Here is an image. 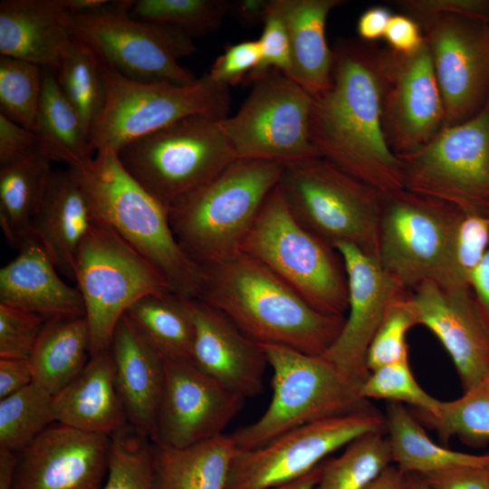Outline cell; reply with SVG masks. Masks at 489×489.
<instances>
[{"instance_id":"37","label":"cell","mask_w":489,"mask_h":489,"mask_svg":"<svg viewBox=\"0 0 489 489\" xmlns=\"http://www.w3.org/2000/svg\"><path fill=\"white\" fill-rule=\"evenodd\" d=\"M416 412V417L435 429L444 445L453 436L468 445H484L489 441V377L460 398L441 401L435 414Z\"/></svg>"},{"instance_id":"56","label":"cell","mask_w":489,"mask_h":489,"mask_svg":"<svg viewBox=\"0 0 489 489\" xmlns=\"http://www.w3.org/2000/svg\"><path fill=\"white\" fill-rule=\"evenodd\" d=\"M364 489H408V475L389 465Z\"/></svg>"},{"instance_id":"54","label":"cell","mask_w":489,"mask_h":489,"mask_svg":"<svg viewBox=\"0 0 489 489\" xmlns=\"http://www.w3.org/2000/svg\"><path fill=\"white\" fill-rule=\"evenodd\" d=\"M270 0L231 1L230 14L244 25H254L264 22Z\"/></svg>"},{"instance_id":"8","label":"cell","mask_w":489,"mask_h":489,"mask_svg":"<svg viewBox=\"0 0 489 489\" xmlns=\"http://www.w3.org/2000/svg\"><path fill=\"white\" fill-rule=\"evenodd\" d=\"M278 187L307 230L377 257L382 193L321 157L285 164Z\"/></svg>"},{"instance_id":"30","label":"cell","mask_w":489,"mask_h":489,"mask_svg":"<svg viewBox=\"0 0 489 489\" xmlns=\"http://www.w3.org/2000/svg\"><path fill=\"white\" fill-rule=\"evenodd\" d=\"M51 162L39 147L0 167V226L8 244L17 251L34 241L32 223L53 171Z\"/></svg>"},{"instance_id":"51","label":"cell","mask_w":489,"mask_h":489,"mask_svg":"<svg viewBox=\"0 0 489 489\" xmlns=\"http://www.w3.org/2000/svg\"><path fill=\"white\" fill-rule=\"evenodd\" d=\"M384 39L392 51L410 54L425 43L420 25L404 14H393L387 26Z\"/></svg>"},{"instance_id":"19","label":"cell","mask_w":489,"mask_h":489,"mask_svg":"<svg viewBox=\"0 0 489 489\" xmlns=\"http://www.w3.org/2000/svg\"><path fill=\"white\" fill-rule=\"evenodd\" d=\"M344 264L349 289V305L343 327L321 355L344 373L365 381L369 371L366 355L378 328L407 290L380 265L378 258L352 244L334 247Z\"/></svg>"},{"instance_id":"36","label":"cell","mask_w":489,"mask_h":489,"mask_svg":"<svg viewBox=\"0 0 489 489\" xmlns=\"http://www.w3.org/2000/svg\"><path fill=\"white\" fill-rule=\"evenodd\" d=\"M391 463L386 432L363 435L348 444L340 456L322 462L314 489H364Z\"/></svg>"},{"instance_id":"32","label":"cell","mask_w":489,"mask_h":489,"mask_svg":"<svg viewBox=\"0 0 489 489\" xmlns=\"http://www.w3.org/2000/svg\"><path fill=\"white\" fill-rule=\"evenodd\" d=\"M385 422L392 462L406 475H425L463 465L489 466V454L462 453L436 444L402 403H388Z\"/></svg>"},{"instance_id":"58","label":"cell","mask_w":489,"mask_h":489,"mask_svg":"<svg viewBox=\"0 0 489 489\" xmlns=\"http://www.w3.org/2000/svg\"><path fill=\"white\" fill-rule=\"evenodd\" d=\"M17 453L0 449V489H13Z\"/></svg>"},{"instance_id":"53","label":"cell","mask_w":489,"mask_h":489,"mask_svg":"<svg viewBox=\"0 0 489 489\" xmlns=\"http://www.w3.org/2000/svg\"><path fill=\"white\" fill-rule=\"evenodd\" d=\"M390 10L384 5H375L366 9L357 22L359 38L368 43H374L384 38L390 18Z\"/></svg>"},{"instance_id":"10","label":"cell","mask_w":489,"mask_h":489,"mask_svg":"<svg viewBox=\"0 0 489 489\" xmlns=\"http://www.w3.org/2000/svg\"><path fill=\"white\" fill-rule=\"evenodd\" d=\"M221 120L196 115L139 139L118 151L125 169L169 206L238 159Z\"/></svg>"},{"instance_id":"6","label":"cell","mask_w":489,"mask_h":489,"mask_svg":"<svg viewBox=\"0 0 489 489\" xmlns=\"http://www.w3.org/2000/svg\"><path fill=\"white\" fill-rule=\"evenodd\" d=\"M101 72L104 101L90 132L93 153L105 149L119 151L190 116L216 120L229 116V87L207 73L189 84L142 82L125 77L101 59Z\"/></svg>"},{"instance_id":"48","label":"cell","mask_w":489,"mask_h":489,"mask_svg":"<svg viewBox=\"0 0 489 489\" xmlns=\"http://www.w3.org/2000/svg\"><path fill=\"white\" fill-rule=\"evenodd\" d=\"M389 3L414 20L451 14L489 24V0H396Z\"/></svg>"},{"instance_id":"39","label":"cell","mask_w":489,"mask_h":489,"mask_svg":"<svg viewBox=\"0 0 489 489\" xmlns=\"http://www.w3.org/2000/svg\"><path fill=\"white\" fill-rule=\"evenodd\" d=\"M230 6L226 0H136L129 13L141 21L178 28L193 38L216 31Z\"/></svg>"},{"instance_id":"50","label":"cell","mask_w":489,"mask_h":489,"mask_svg":"<svg viewBox=\"0 0 489 489\" xmlns=\"http://www.w3.org/2000/svg\"><path fill=\"white\" fill-rule=\"evenodd\" d=\"M487 467L454 466L419 476L428 489H489Z\"/></svg>"},{"instance_id":"20","label":"cell","mask_w":489,"mask_h":489,"mask_svg":"<svg viewBox=\"0 0 489 489\" xmlns=\"http://www.w3.org/2000/svg\"><path fill=\"white\" fill-rule=\"evenodd\" d=\"M110 448L111 436L49 426L17 453L13 489H101Z\"/></svg>"},{"instance_id":"24","label":"cell","mask_w":489,"mask_h":489,"mask_svg":"<svg viewBox=\"0 0 489 489\" xmlns=\"http://www.w3.org/2000/svg\"><path fill=\"white\" fill-rule=\"evenodd\" d=\"M97 220L76 171L53 170L32 235L58 272L75 281L77 251Z\"/></svg>"},{"instance_id":"22","label":"cell","mask_w":489,"mask_h":489,"mask_svg":"<svg viewBox=\"0 0 489 489\" xmlns=\"http://www.w3.org/2000/svg\"><path fill=\"white\" fill-rule=\"evenodd\" d=\"M195 336L190 361L203 373L246 398L260 394L268 365L261 345L225 314L199 299L190 300Z\"/></svg>"},{"instance_id":"18","label":"cell","mask_w":489,"mask_h":489,"mask_svg":"<svg viewBox=\"0 0 489 489\" xmlns=\"http://www.w3.org/2000/svg\"><path fill=\"white\" fill-rule=\"evenodd\" d=\"M165 380L153 442L186 447L223 435L245 398L190 360H164Z\"/></svg>"},{"instance_id":"27","label":"cell","mask_w":489,"mask_h":489,"mask_svg":"<svg viewBox=\"0 0 489 489\" xmlns=\"http://www.w3.org/2000/svg\"><path fill=\"white\" fill-rule=\"evenodd\" d=\"M344 4V0H270V7L282 17L289 36V77L312 97L331 83L333 52L326 38V22L330 13Z\"/></svg>"},{"instance_id":"55","label":"cell","mask_w":489,"mask_h":489,"mask_svg":"<svg viewBox=\"0 0 489 489\" xmlns=\"http://www.w3.org/2000/svg\"><path fill=\"white\" fill-rule=\"evenodd\" d=\"M470 287L489 321V247L473 275Z\"/></svg>"},{"instance_id":"34","label":"cell","mask_w":489,"mask_h":489,"mask_svg":"<svg viewBox=\"0 0 489 489\" xmlns=\"http://www.w3.org/2000/svg\"><path fill=\"white\" fill-rule=\"evenodd\" d=\"M190 300L171 292L148 295L125 315L164 360H190L195 336Z\"/></svg>"},{"instance_id":"17","label":"cell","mask_w":489,"mask_h":489,"mask_svg":"<svg viewBox=\"0 0 489 489\" xmlns=\"http://www.w3.org/2000/svg\"><path fill=\"white\" fill-rule=\"evenodd\" d=\"M381 124L392 152H411L431 140L445 125V109L430 50L426 41L417 52L382 48Z\"/></svg>"},{"instance_id":"28","label":"cell","mask_w":489,"mask_h":489,"mask_svg":"<svg viewBox=\"0 0 489 489\" xmlns=\"http://www.w3.org/2000/svg\"><path fill=\"white\" fill-rule=\"evenodd\" d=\"M53 416L56 423L109 436L129 424L110 350L91 356L83 369L53 396Z\"/></svg>"},{"instance_id":"29","label":"cell","mask_w":489,"mask_h":489,"mask_svg":"<svg viewBox=\"0 0 489 489\" xmlns=\"http://www.w3.org/2000/svg\"><path fill=\"white\" fill-rule=\"evenodd\" d=\"M236 450L225 434L180 448L152 441V489H225Z\"/></svg>"},{"instance_id":"42","label":"cell","mask_w":489,"mask_h":489,"mask_svg":"<svg viewBox=\"0 0 489 489\" xmlns=\"http://www.w3.org/2000/svg\"><path fill=\"white\" fill-rule=\"evenodd\" d=\"M101 489H152V441L129 424L111 435L107 479Z\"/></svg>"},{"instance_id":"12","label":"cell","mask_w":489,"mask_h":489,"mask_svg":"<svg viewBox=\"0 0 489 489\" xmlns=\"http://www.w3.org/2000/svg\"><path fill=\"white\" fill-rule=\"evenodd\" d=\"M251 84L238 111L220 120L236 157L284 165L321 157L310 135L312 95L278 70Z\"/></svg>"},{"instance_id":"15","label":"cell","mask_w":489,"mask_h":489,"mask_svg":"<svg viewBox=\"0 0 489 489\" xmlns=\"http://www.w3.org/2000/svg\"><path fill=\"white\" fill-rule=\"evenodd\" d=\"M386 432L385 416L371 405L290 430L267 444L236 450L225 489H270L297 479L354 439Z\"/></svg>"},{"instance_id":"52","label":"cell","mask_w":489,"mask_h":489,"mask_svg":"<svg viewBox=\"0 0 489 489\" xmlns=\"http://www.w3.org/2000/svg\"><path fill=\"white\" fill-rule=\"evenodd\" d=\"M33 383L29 360L0 359V399Z\"/></svg>"},{"instance_id":"1","label":"cell","mask_w":489,"mask_h":489,"mask_svg":"<svg viewBox=\"0 0 489 489\" xmlns=\"http://www.w3.org/2000/svg\"><path fill=\"white\" fill-rule=\"evenodd\" d=\"M330 87L312 97L311 140L320 156L382 194L404 188L381 124L382 48L338 38Z\"/></svg>"},{"instance_id":"43","label":"cell","mask_w":489,"mask_h":489,"mask_svg":"<svg viewBox=\"0 0 489 489\" xmlns=\"http://www.w3.org/2000/svg\"><path fill=\"white\" fill-rule=\"evenodd\" d=\"M361 395L368 400L407 403L416 411L426 414H435L441 402L419 386L411 372L408 359L370 371L362 383Z\"/></svg>"},{"instance_id":"14","label":"cell","mask_w":489,"mask_h":489,"mask_svg":"<svg viewBox=\"0 0 489 489\" xmlns=\"http://www.w3.org/2000/svg\"><path fill=\"white\" fill-rule=\"evenodd\" d=\"M462 210L405 188L383 194L377 258L407 290L438 283L453 228Z\"/></svg>"},{"instance_id":"49","label":"cell","mask_w":489,"mask_h":489,"mask_svg":"<svg viewBox=\"0 0 489 489\" xmlns=\"http://www.w3.org/2000/svg\"><path fill=\"white\" fill-rule=\"evenodd\" d=\"M39 149L36 134L0 113V167L19 160Z\"/></svg>"},{"instance_id":"23","label":"cell","mask_w":489,"mask_h":489,"mask_svg":"<svg viewBox=\"0 0 489 489\" xmlns=\"http://www.w3.org/2000/svg\"><path fill=\"white\" fill-rule=\"evenodd\" d=\"M109 350L128 423L153 440L164 388V360L126 315L114 330Z\"/></svg>"},{"instance_id":"16","label":"cell","mask_w":489,"mask_h":489,"mask_svg":"<svg viewBox=\"0 0 489 489\" xmlns=\"http://www.w3.org/2000/svg\"><path fill=\"white\" fill-rule=\"evenodd\" d=\"M416 21L430 50L444 128L472 119L489 100V24L451 14Z\"/></svg>"},{"instance_id":"47","label":"cell","mask_w":489,"mask_h":489,"mask_svg":"<svg viewBox=\"0 0 489 489\" xmlns=\"http://www.w3.org/2000/svg\"><path fill=\"white\" fill-rule=\"evenodd\" d=\"M260 57L257 40L229 44L207 74L214 82L227 87L244 83L246 77L257 67Z\"/></svg>"},{"instance_id":"61","label":"cell","mask_w":489,"mask_h":489,"mask_svg":"<svg viewBox=\"0 0 489 489\" xmlns=\"http://www.w3.org/2000/svg\"><path fill=\"white\" fill-rule=\"evenodd\" d=\"M487 470H488V474H489V466L487 467Z\"/></svg>"},{"instance_id":"40","label":"cell","mask_w":489,"mask_h":489,"mask_svg":"<svg viewBox=\"0 0 489 489\" xmlns=\"http://www.w3.org/2000/svg\"><path fill=\"white\" fill-rule=\"evenodd\" d=\"M489 247V215L462 211L453 228L438 284L468 288Z\"/></svg>"},{"instance_id":"38","label":"cell","mask_w":489,"mask_h":489,"mask_svg":"<svg viewBox=\"0 0 489 489\" xmlns=\"http://www.w3.org/2000/svg\"><path fill=\"white\" fill-rule=\"evenodd\" d=\"M53 396L33 382L0 399V449L19 453L54 422Z\"/></svg>"},{"instance_id":"7","label":"cell","mask_w":489,"mask_h":489,"mask_svg":"<svg viewBox=\"0 0 489 489\" xmlns=\"http://www.w3.org/2000/svg\"><path fill=\"white\" fill-rule=\"evenodd\" d=\"M241 252L266 266L320 312L347 313L349 289L341 256L295 219L278 185L264 202Z\"/></svg>"},{"instance_id":"44","label":"cell","mask_w":489,"mask_h":489,"mask_svg":"<svg viewBox=\"0 0 489 489\" xmlns=\"http://www.w3.org/2000/svg\"><path fill=\"white\" fill-rule=\"evenodd\" d=\"M415 325L417 321L408 295L390 309L374 334L366 355L368 370L408 359L407 334Z\"/></svg>"},{"instance_id":"25","label":"cell","mask_w":489,"mask_h":489,"mask_svg":"<svg viewBox=\"0 0 489 489\" xmlns=\"http://www.w3.org/2000/svg\"><path fill=\"white\" fill-rule=\"evenodd\" d=\"M63 0H3L0 55L55 71L73 38Z\"/></svg>"},{"instance_id":"13","label":"cell","mask_w":489,"mask_h":489,"mask_svg":"<svg viewBox=\"0 0 489 489\" xmlns=\"http://www.w3.org/2000/svg\"><path fill=\"white\" fill-rule=\"evenodd\" d=\"M397 156L405 189L489 215V100L472 119Z\"/></svg>"},{"instance_id":"5","label":"cell","mask_w":489,"mask_h":489,"mask_svg":"<svg viewBox=\"0 0 489 489\" xmlns=\"http://www.w3.org/2000/svg\"><path fill=\"white\" fill-rule=\"evenodd\" d=\"M273 369V395L254 422L229 434L238 449L260 447L299 427L370 406L361 395L364 381L321 355L261 345Z\"/></svg>"},{"instance_id":"21","label":"cell","mask_w":489,"mask_h":489,"mask_svg":"<svg viewBox=\"0 0 489 489\" xmlns=\"http://www.w3.org/2000/svg\"><path fill=\"white\" fill-rule=\"evenodd\" d=\"M417 324L439 340L465 391L489 377V321L471 287L426 281L410 292Z\"/></svg>"},{"instance_id":"59","label":"cell","mask_w":489,"mask_h":489,"mask_svg":"<svg viewBox=\"0 0 489 489\" xmlns=\"http://www.w3.org/2000/svg\"><path fill=\"white\" fill-rule=\"evenodd\" d=\"M321 464L297 479L270 489H314L321 474Z\"/></svg>"},{"instance_id":"33","label":"cell","mask_w":489,"mask_h":489,"mask_svg":"<svg viewBox=\"0 0 489 489\" xmlns=\"http://www.w3.org/2000/svg\"><path fill=\"white\" fill-rule=\"evenodd\" d=\"M41 150L69 168L82 169L94 153L82 120L62 91L53 70L43 68V90L35 131Z\"/></svg>"},{"instance_id":"2","label":"cell","mask_w":489,"mask_h":489,"mask_svg":"<svg viewBox=\"0 0 489 489\" xmlns=\"http://www.w3.org/2000/svg\"><path fill=\"white\" fill-rule=\"evenodd\" d=\"M199 299L225 314L259 345L322 355L339 336L345 316L310 305L266 266L239 252L202 266Z\"/></svg>"},{"instance_id":"31","label":"cell","mask_w":489,"mask_h":489,"mask_svg":"<svg viewBox=\"0 0 489 489\" xmlns=\"http://www.w3.org/2000/svg\"><path fill=\"white\" fill-rule=\"evenodd\" d=\"M90 346L85 316L47 319L29 359L33 382L54 395L83 369Z\"/></svg>"},{"instance_id":"60","label":"cell","mask_w":489,"mask_h":489,"mask_svg":"<svg viewBox=\"0 0 489 489\" xmlns=\"http://www.w3.org/2000/svg\"><path fill=\"white\" fill-rule=\"evenodd\" d=\"M408 489H428L425 481L417 475H408Z\"/></svg>"},{"instance_id":"9","label":"cell","mask_w":489,"mask_h":489,"mask_svg":"<svg viewBox=\"0 0 489 489\" xmlns=\"http://www.w3.org/2000/svg\"><path fill=\"white\" fill-rule=\"evenodd\" d=\"M74 274L85 306L91 356L109 350L118 322L137 301L171 292L156 268L99 219L77 251Z\"/></svg>"},{"instance_id":"26","label":"cell","mask_w":489,"mask_h":489,"mask_svg":"<svg viewBox=\"0 0 489 489\" xmlns=\"http://www.w3.org/2000/svg\"><path fill=\"white\" fill-rule=\"evenodd\" d=\"M35 241L0 270V303L45 317L85 316L78 288L68 285Z\"/></svg>"},{"instance_id":"57","label":"cell","mask_w":489,"mask_h":489,"mask_svg":"<svg viewBox=\"0 0 489 489\" xmlns=\"http://www.w3.org/2000/svg\"><path fill=\"white\" fill-rule=\"evenodd\" d=\"M110 0H63V4L72 15L90 14L101 12L111 6Z\"/></svg>"},{"instance_id":"46","label":"cell","mask_w":489,"mask_h":489,"mask_svg":"<svg viewBox=\"0 0 489 489\" xmlns=\"http://www.w3.org/2000/svg\"><path fill=\"white\" fill-rule=\"evenodd\" d=\"M257 41L260 47V62L246 77L244 83H252L270 70H278L289 76L292 59L288 33L282 17L270 7V5L263 22L261 36Z\"/></svg>"},{"instance_id":"11","label":"cell","mask_w":489,"mask_h":489,"mask_svg":"<svg viewBox=\"0 0 489 489\" xmlns=\"http://www.w3.org/2000/svg\"><path fill=\"white\" fill-rule=\"evenodd\" d=\"M133 0H118L90 14H70L74 38L92 48L103 62L125 77L142 82L189 84L197 78L178 61L196 51L182 30L134 18Z\"/></svg>"},{"instance_id":"3","label":"cell","mask_w":489,"mask_h":489,"mask_svg":"<svg viewBox=\"0 0 489 489\" xmlns=\"http://www.w3.org/2000/svg\"><path fill=\"white\" fill-rule=\"evenodd\" d=\"M74 170L97 219L149 261L173 293L197 298L202 268L177 241L170 225L169 206L125 169L118 151L99 150L85 168Z\"/></svg>"},{"instance_id":"45","label":"cell","mask_w":489,"mask_h":489,"mask_svg":"<svg viewBox=\"0 0 489 489\" xmlns=\"http://www.w3.org/2000/svg\"><path fill=\"white\" fill-rule=\"evenodd\" d=\"M47 319L0 303V359L29 360Z\"/></svg>"},{"instance_id":"35","label":"cell","mask_w":489,"mask_h":489,"mask_svg":"<svg viewBox=\"0 0 489 489\" xmlns=\"http://www.w3.org/2000/svg\"><path fill=\"white\" fill-rule=\"evenodd\" d=\"M54 72L62 91L78 113L89 139L104 101L99 55L89 45L73 37L64 48Z\"/></svg>"},{"instance_id":"4","label":"cell","mask_w":489,"mask_h":489,"mask_svg":"<svg viewBox=\"0 0 489 489\" xmlns=\"http://www.w3.org/2000/svg\"><path fill=\"white\" fill-rule=\"evenodd\" d=\"M283 168L282 163L238 158L173 203L170 225L187 255L202 267L241 252Z\"/></svg>"},{"instance_id":"41","label":"cell","mask_w":489,"mask_h":489,"mask_svg":"<svg viewBox=\"0 0 489 489\" xmlns=\"http://www.w3.org/2000/svg\"><path fill=\"white\" fill-rule=\"evenodd\" d=\"M43 68L0 55V113L35 131L43 90Z\"/></svg>"}]
</instances>
